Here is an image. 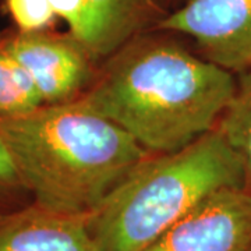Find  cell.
<instances>
[{
  "label": "cell",
  "instance_id": "30bf717a",
  "mask_svg": "<svg viewBox=\"0 0 251 251\" xmlns=\"http://www.w3.org/2000/svg\"><path fill=\"white\" fill-rule=\"evenodd\" d=\"M42 105L35 84L10 54L0 32V117L24 115Z\"/></svg>",
  "mask_w": 251,
  "mask_h": 251
},
{
  "label": "cell",
  "instance_id": "4fadbf2b",
  "mask_svg": "<svg viewBox=\"0 0 251 251\" xmlns=\"http://www.w3.org/2000/svg\"><path fill=\"white\" fill-rule=\"evenodd\" d=\"M56 17H60L69 25V32L80 41L85 35L88 21L87 0H49Z\"/></svg>",
  "mask_w": 251,
  "mask_h": 251
},
{
  "label": "cell",
  "instance_id": "8992f818",
  "mask_svg": "<svg viewBox=\"0 0 251 251\" xmlns=\"http://www.w3.org/2000/svg\"><path fill=\"white\" fill-rule=\"evenodd\" d=\"M143 251H251V193H214Z\"/></svg>",
  "mask_w": 251,
  "mask_h": 251
},
{
  "label": "cell",
  "instance_id": "5b68a950",
  "mask_svg": "<svg viewBox=\"0 0 251 251\" xmlns=\"http://www.w3.org/2000/svg\"><path fill=\"white\" fill-rule=\"evenodd\" d=\"M155 29L193 38L206 60L234 75L251 69V0H187Z\"/></svg>",
  "mask_w": 251,
  "mask_h": 251
},
{
  "label": "cell",
  "instance_id": "9c48e42d",
  "mask_svg": "<svg viewBox=\"0 0 251 251\" xmlns=\"http://www.w3.org/2000/svg\"><path fill=\"white\" fill-rule=\"evenodd\" d=\"M216 127L242 162L244 187L251 193V69L236 75L233 97Z\"/></svg>",
  "mask_w": 251,
  "mask_h": 251
},
{
  "label": "cell",
  "instance_id": "277c9868",
  "mask_svg": "<svg viewBox=\"0 0 251 251\" xmlns=\"http://www.w3.org/2000/svg\"><path fill=\"white\" fill-rule=\"evenodd\" d=\"M3 38L10 54L35 84L44 105L78 99L97 74V59L72 32L16 29L3 31Z\"/></svg>",
  "mask_w": 251,
  "mask_h": 251
},
{
  "label": "cell",
  "instance_id": "7c38bea8",
  "mask_svg": "<svg viewBox=\"0 0 251 251\" xmlns=\"http://www.w3.org/2000/svg\"><path fill=\"white\" fill-rule=\"evenodd\" d=\"M6 7L21 32L46 29L56 17L49 0H6Z\"/></svg>",
  "mask_w": 251,
  "mask_h": 251
},
{
  "label": "cell",
  "instance_id": "8fae6325",
  "mask_svg": "<svg viewBox=\"0 0 251 251\" xmlns=\"http://www.w3.org/2000/svg\"><path fill=\"white\" fill-rule=\"evenodd\" d=\"M34 200L18 173L7 145L0 137V214L32 204Z\"/></svg>",
  "mask_w": 251,
  "mask_h": 251
},
{
  "label": "cell",
  "instance_id": "7a4b0ae2",
  "mask_svg": "<svg viewBox=\"0 0 251 251\" xmlns=\"http://www.w3.org/2000/svg\"><path fill=\"white\" fill-rule=\"evenodd\" d=\"M0 137L36 205L88 216L151 153L80 98L0 117Z\"/></svg>",
  "mask_w": 251,
  "mask_h": 251
},
{
  "label": "cell",
  "instance_id": "52a82bcc",
  "mask_svg": "<svg viewBox=\"0 0 251 251\" xmlns=\"http://www.w3.org/2000/svg\"><path fill=\"white\" fill-rule=\"evenodd\" d=\"M0 251H102L87 216L29 205L0 214Z\"/></svg>",
  "mask_w": 251,
  "mask_h": 251
},
{
  "label": "cell",
  "instance_id": "ba28073f",
  "mask_svg": "<svg viewBox=\"0 0 251 251\" xmlns=\"http://www.w3.org/2000/svg\"><path fill=\"white\" fill-rule=\"evenodd\" d=\"M88 21L82 44L98 60L109 57L166 14L159 0H87Z\"/></svg>",
  "mask_w": 251,
  "mask_h": 251
},
{
  "label": "cell",
  "instance_id": "3957f363",
  "mask_svg": "<svg viewBox=\"0 0 251 251\" xmlns=\"http://www.w3.org/2000/svg\"><path fill=\"white\" fill-rule=\"evenodd\" d=\"M227 187H244V172L215 127L181 150L147 156L87 216V226L102 251H143Z\"/></svg>",
  "mask_w": 251,
  "mask_h": 251
},
{
  "label": "cell",
  "instance_id": "6da1fadb",
  "mask_svg": "<svg viewBox=\"0 0 251 251\" xmlns=\"http://www.w3.org/2000/svg\"><path fill=\"white\" fill-rule=\"evenodd\" d=\"M156 31L138 34L106 57L80 99L145 151L166 153L215 128L236 75Z\"/></svg>",
  "mask_w": 251,
  "mask_h": 251
}]
</instances>
